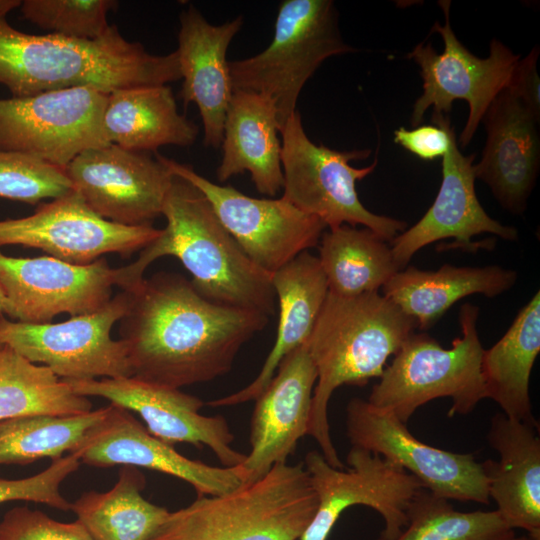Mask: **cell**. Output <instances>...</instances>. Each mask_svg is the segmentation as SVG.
<instances>
[{"label": "cell", "mask_w": 540, "mask_h": 540, "mask_svg": "<svg viewBox=\"0 0 540 540\" xmlns=\"http://www.w3.org/2000/svg\"><path fill=\"white\" fill-rule=\"evenodd\" d=\"M283 170L282 197L301 211L319 218L328 229L362 225L391 242L407 228L403 220L378 215L361 203L356 183L377 166L355 168L351 160L366 159L370 149L339 151L316 145L307 136L296 110L280 130Z\"/></svg>", "instance_id": "cell-7"}, {"label": "cell", "mask_w": 540, "mask_h": 540, "mask_svg": "<svg viewBox=\"0 0 540 540\" xmlns=\"http://www.w3.org/2000/svg\"><path fill=\"white\" fill-rule=\"evenodd\" d=\"M144 474L123 466L106 492L88 491L71 503V511L94 540H150L170 511L146 500Z\"/></svg>", "instance_id": "cell-30"}, {"label": "cell", "mask_w": 540, "mask_h": 540, "mask_svg": "<svg viewBox=\"0 0 540 540\" xmlns=\"http://www.w3.org/2000/svg\"><path fill=\"white\" fill-rule=\"evenodd\" d=\"M162 234L152 225L124 226L97 215L75 190L43 203L27 217L0 221V246L23 245L87 265L104 254L129 257Z\"/></svg>", "instance_id": "cell-16"}, {"label": "cell", "mask_w": 540, "mask_h": 540, "mask_svg": "<svg viewBox=\"0 0 540 540\" xmlns=\"http://www.w3.org/2000/svg\"><path fill=\"white\" fill-rule=\"evenodd\" d=\"M80 460L72 453L53 460L43 471L22 479L0 478V504L8 501H30L59 509L71 510L60 492L62 482L80 466Z\"/></svg>", "instance_id": "cell-37"}, {"label": "cell", "mask_w": 540, "mask_h": 540, "mask_svg": "<svg viewBox=\"0 0 540 540\" xmlns=\"http://www.w3.org/2000/svg\"><path fill=\"white\" fill-rule=\"evenodd\" d=\"M181 78L177 51L150 54L140 43L126 40L114 25L97 39L79 40L26 34L0 14V83L14 97L83 86L109 94Z\"/></svg>", "instance_id": "cell-2"}, {"label": "cell", "mask_w": 540, "mask_h": 540, "mask_svg": "<svg viewBox=\"0 0 540 540\" xmlns=\"http://www.w3.org/2000/svg\"><path fill=\"white\" fill-rule=\"evenodd\" d=\"M150 540H221L206 521L188 505L170 512Z\"/></svg>", "instance_id": "cell-40"}, {"label": "cell", "mask_w": 540, "mask_h": 540, "mask_svg": "<svg viewBox=\"0 0 540 540\" xmlns=\"http://www.w3.org/2000/svg\"><path fill=\"white\" fill-rule=\"evenodd\" d=\"M538 422L495 414L487 441L499 460L482 462L490 499L512 529L540 536V438Z\"/></svg>", "instance_id": "cell-24"}, {"label": "cell", "mask_w": 540, "mask_h": 540, "mask_svg": "<svg viewBox=\"0 0 540 540\" xmlns=\"http://www.w3.org/2000/svg\"><path fill=\"white\" fill-rule=\"evenodd\" d=\"M71 190L64 169L27 154L0 150V198L34 205Z\"/></svg>", "instance_id": "cell-36"}, {"label": "cell", "mask_w": 540, "mask_h": 540, "mask_svg": "<svg viewBox=\"0 0 540 540\" xmlns=\"http://www.w3.org/2000/svg\"><path fill=\"white\" fill-rule=\"evenodd\" d=\"M150 263L143 253L134 263L116 269L105 258L76 265L51 256L10 257L0 250L2 312L31 324L51 323L61 313L71 317L93 313L111 300L114 285L128 290L140 282Z\"/></svg>", "instance_id": "cell-8"}, {"label": "cell", "mask_w": 540, "mask_h": 540, "mask_svg": "<svg viewBox=\"0 0 540 540\" xmlns=\"http://www.w3.org/2000/svg\"><path fill=\"white\" fill-rule=\"evenodd\" d=\"M517 272L497 265L457 267L444 264L437 270L407 266L382 287L383 295L411 317L417 328H431L464 297L481 294L489 298L510 290Z\"/></svg>", "instance_id": "cell-27"}, {"label": "cell", "mask_w": 540, "mask_h": 540, "mask_svg": "<svg viewBox=\"0 0 540 540\" xmlns=\"http://www.w3.org/2000/svg\"><path fill=\"white\" fill-rule=\"evenodd\" d=\"M117 4L114 0H25L20 8L26 20L48 34L94 40L109 29L107 16Z\"/></svg>", "instance_id": "cell-35"}, {"label": "cell", "mask_w": 540, "mask_h": 540, "mask_svg": "<svg viewBox=\"0 0 540 540\" xmlns=\"http://www.w3.org/2000/svg\"><path fill=\"white\" fill-rule=\"evenodd\" d=\"M71 453L90 466L128 465L168 474L190 484L198 497L223 495L245 483L241 465L216 467L189 459L153 436L132 412L111 403Z\"/></svg>", "instance_id": "cell-19"}, {"label": "cell", "mask_w": 540, "mask_h": 540, "mask_svg": "<svg viewBox=\"0 0 540 540\" xmlns=\"http://www.w3.org/2000/svg\"><path fill=\"white\" fill-rule=\"evenodd\" d=\"M3 302H4V292L0 286V316H1V313H2V308H3Z\"/></svg>", "instance_id": "cell-44"}, {"label": "cell", "mask_w": 540, "mask_h": 540, "mask_svg": "<svg viewBox=\"0 0 540 540\" xmlns=\"http://www.w3.org/2000/svg\"><path fill=\"white\" fill-rule=\"evenodd\" d=\"M482 121L487 138L481 160L474 164L475 178L490 188L506 211L521 215L539 174V120L505 88Z\"/></svg>", "instance_id": "cell-22"}, {"label": "cell", "mask_w": 540, "mask_h": 540, "mask_svg": "<svg viewBox=\"0 0 540 540\" xmlns=\"http://www.w3.org/2000/svg\"><path fill=\"white\" fill-rule=\"evenodd\" d=\"M21 2L19 0H0V14L7 15L11 10L20 7Z\"/></svg>", "instance_id": "cell-42"}, {"label": "cell", "mask_w": 540, "mask_h": 540, "mask_svg": "<svg viewBox=\"0 0 540 540\" xmlns=\"http://www.w3.org/2000/svg\"><path fill=\"white\" fill-rule=\"evenodd\" d=\"M221 540H298L318 501L304 464H275L259 479L190 504Z\"/></svg>", "instance_id": "cell-14"}, {"label": "cell", "mask_w": 540, "mask_h": 540, "mask_svg": "<svg viewBox=\"0 0 540 540\" xmlns=\"http://www.w3.org/2000/svg\"><path fill=\"white\" fill-rule=\"evenodd\" d=\"M318 259L329 292L344 297L378 292L398 271L387 241L347 224L323 232Z\"/></svg>", "instance_id": "cell-31"}, {"label": "cell", "mask_w": 540, "mask_h": 540, "mask_svg": "<svg viewBox=\"0 0 540 540\" xmlns=\"http://www.w3.org/2000/svg\"><path fill=\"white\" fill-rule=\"evenodd\" d=\"M82 396H97L137 413L147 430L163 442L208 447L224 467L243 463L246 454L232 447L234 435L221 415L200 413L204 402L178 388L143 381L134 376L65 380Z\"/></svg>", "instance_id": "cell-18"}, {"label": "cell", "mask_w": 540, "mask_h": 540, "mask_svg": "<svg viewBox=\"0 0 540 540\" xmlns=\"http://www.w3.org/2000/svg\"><path fill=\"white\" fill-rule=\"evenodd\" d=\"M272 285L279 304V321L275 343L260 372L246 387L206 405L217 408L255 401L282 359L308 340L329 292L318 257L309 251L300 253L272 274Z\"/></svg>", "instance_id": "cell-25"}, {"label": "cell", "mask_w": 540, "mask_h": 540, "mask_svg": "<svg viewBox=\"0 0 540 540\" xmlns=\"http://www.w3.org/2000/svg\"><path fill=\"white\" fill-rule=\"evenodd\" d=\"M474 160L475 154L461 153L453 129L448 151L442 157V181L433 204L416 224L390 242L398 271L407 267L421 248L439 240L454 239L445 249L476 252L478 248L494 244L490 240L472 241L482 233L508 241L518 239L515 227L491 218L480 204L475 192Z\"/></svg>", "instance_id": "cell-20"}, {"label": "cell", "mask_w": 540, "mask_h": 540, "mask_svg": "<svg viewBox=\"0 0 540 540\" xmlns=\"http://www.w3.org/2000/svg\"><path fill=\"white\" fill-rule=\"evenodd\" d=\"M439 5L445 15V24L435 22L431 31L442 37L443 52L439 54L431 43H419L407 54V58L420 67L423 80L422 94L413 105L411 125L419 126L429 108L449 115L453 102L464 100L469 106L468 118L459 137L464 148L471 142L492 101L508 87L520 56L497 39L491 41L488 57L475 56L452 30L450 2L440 1Z\"/></svg>", "instance_id": "cell-10"}, {"label": "cell", "mask_w": 540, "mask_h": 540, "mask_svg": "<svg viewBox=\"0 0 540 540\" xmlns=\"http://www.w3.org/2000/svg\"><path fill=\"white\" fill-rule=\"evenodd\" d=\"M538 56L539 46H534L529 54L519 59L507 88L539 120L540 79L537 71Z\"/></svg>", "instance_id": "cell-41"}, {"label": "cell", "mask_w": 540, "mask_h": 540, "mask_svg": "<svg viewBox=\"0 0 540 540\" xmlns=\"http://www.w3.org/2000/svg\"><path fill=\"white\" fill-rule=\"evenodd\" d=\"M478 315L477 306H461V336L449 349L426 333L413 332L385 367L367 401L404 424L422 405L444 397L452 400L449 417L471 413L486 398Z\"/></svg>", "instance_id": "cell-5"}, {"label": "cell", "mask_w": 540, "mask_h": 540, "mask_svg": "<svg viewBox=\"0 0 540 540\" xmlns=\"http://www.w3.org/2000/svg\"><path fill=\"white\" fill-rule=\"evenodd\" d=\"M417 328L416 322L378 292L344 297L328 292L306 341L317 380L307 435L325 460L344 469L332 442L328 404L342 385L364 386L380 378L386 362Z\"/></svg>", "instance_id": "cell-3"}, {"label": "cell", "mask_w": 540, "mask_h": 540, "mask_svg": "<svg viewBox=\"0 0 540 540\" xmlns=\"http://www.w3.org/2000/svg\"><path fill=\"white\" fill-rule=\"evenodd\" d=\"M92 410L48 367L36 365L8 346L0 349V420L25 416H77Z\"/></svg>", "instance_id": "cell-32"}, {"label": "cell", "mask_w": 540, "mask_h": 540, "mask_svg": "<svg viewBox=\"0 0 540 540\" xmlns=\"http://www.w3.org/2000/svg\"><path fill=\"white\" fill-rule=\"evenodd\" d=\"M107 140L123 149L145 152L164 145L191 146L197 125L178 112L168 85H140L108 94L103 114Z\"/></svg>", "instance_id": "cell-28"}, {"label": "cell", "mask_w": 540, "mask_h": 540, "mask_svg": "<svg viewBox=\"0 0 540 540\" xmlns=\"http://www.w3.org/2000/svg\"><path fill=\"white\" fill-rule=\"evenodd\" d=\"M173 175L199 189L246 255L273 274L304 251L317 246L326 225L281 198H253L231 185L216 184L190 165L156 153Z\"/></svg>", "instance_id": "cell-13"}, {"label": "cell", "mask_w": 540, "mask_h": 540, "mask_svg": "<svg viewBox=\"0 0 540 540\" xmlns=\"http://www.w3.org/2000/svg\"><path fill=\"white\" fill-rule=\"evenodd\" d=\"M162 215L167 226L156 240L161 254L180 260L201 296L267 316L275 313L272 274L246 255L199 189L174 175Z\"/></svg>", "instance_id": "cell-4"}, {"label": "cell", "mask_w": 540, "mask_h": 540, "mask_svg": "<svg viewBox=\"0 0 540 540\" xmlns=\"http://www.w3.org/2000/svg\"><path fill=\"white\" fill-rule=\"evenodd\" d=\"M540 352V292L523 306L505 334L488 350L481 363L486 398L509 418L537 422L532 414L529 381Z\"/></svg>", "instance_id": "cell-29"}, {"label": "cell", "mask_w": 540, "mask_h": 540, "mask_svg": "<svg viewBox=\"0 0 540 540\" xmlns=\"http://www.w3.org/2000/svg\"><path fill=\"white\" fill-rule=\"evenodd\" d=\"M108 406L77 416H25L0 420V465L52 461L71 453Z\"/></svg>", "instance_id": "cell-33"}, {"label": "cell", "mask_w": 540, "mask_h": 540, "mask_svg": "<svg viewBox=\"0 0 540 540\" xmlns=\"http://www.w3.org/2000/svg\"><path fill=\"white\" fill-rule=\"evenodd\" d=\"M317 380L306 342L282 359L274 376L255 399L250 425V452L241 463L245 483L255 481L275 464L287 462L307 435Z\"/></svg>", "instance_id": "cell-21"}, {"label": "cell", "mask_w": 540, "mask_h": 540, "mask_svg": "<svg viewBox=\"0 0 540 540\" xmlns=\"http://www.w3.org/2000/svg\"><path fill=\"white\" fill-rule=\"evenodd\" d=\"M513 540H540V536L526 533L522 536H515Z\"/></svg>", "instance_id": "cell-43"}, {"label": "cell", "mask_w": 540, "mask_h": 540, "mask_svg": "<svg viewBox=\"0 0 540 540\" xmlns=\"http://www.w3.org/2000/svg\"><path fill=\"white\" fill-rule=\"evenodd\" d=\"M242 24L243 19L238 16L224 24L212 25L193 5L180 13L176 50L183 79L180 97L185 106L194 103L198 107L206 147H221L233 94L226 54Z\"/></svg>", "instance_id": "cell-23"}, {"label": "cell", "mask_w": 540, "mask_h": 540, "mask_svg": "<svg viewBox=\"0 0 540 540\" xmlns=\"http://www.w3.org/2000/svg\"><path fill=\"white\" fill-rule=\"evenodd\" d=\"M347 469L331 466L321 452L306 454L304 466L317 496L315 516L299 540H327L341 514L364 505L378 512L384 527L376 540H393L407 525V511L421 482L379 454L351 446Z\"/></svg>", "instance_id": "cell-12"}, {"label": "cell", "mask_w": 540, "mask_h": 540, "mask_svg": "<svg viewBox=\"0 0 540 540\" xmlns=\"http://www.w3.org/2000/svg\"><path fill=\"white\" fill-rule=\"evenodd\" d=\"M432 125H419L413 129L399 127L393 133L394 142L422 160H435L448 151L450 134L449 115L432 112Z\"/></svg>", "instance_id": "cell-39"}, {"label": "cell", "mask_w": 540, "mask_h": 540, "mask_svg": "<svg viewBox=\"0 0 540 540\" xmlns=\"http://www.w3.org/2000/svg\"><path fill=\"white\" fill-rule=\"evenodd\" d=\"M273 102L257 93L233 91L224 121L219 182L249 172L257 191L274 197L283 188L281 141Z\"/></svg>", "instance_id": "cell-26"}, {"label": "cell", "mask_w": 540, "mask_h": 540, "mask_svg": "<svg viewBox=\"0 0 540 540\" xmlns=\"http://www.w3.org/2000/svg\"><path fill=\"white\" fill-rule=\"evenodd\" d=\"M346 435L351 446L379 454L438 496L483 505L490 503L482 463L473 454L423 443L396 416L365 399L355 397L348 402Z\"/></svg>", "instance_id": "cell-15"}, {"label": "cell", "mask_w": 540, "mask_h": 540, "mask_svg": "<svg viewBox=\"0 0 540 540\" xmlns=\"http://www.w3.org/2000/svg\"><path fill=\"white\" fill-rule=\"evenodd\" d=\"M497 510L462 512L448 499L421 488L407 511V525L393 540H513Z\"/></svg>", "instance_id": "cell-34"}, {"label": "cell", "mask_w": 540, "mask_h": 540, "mask_svg": "<svg viewBox=\"0 0 540 540\" xmlns=\"http://www.w3.org/2000/svg\"><path fill=\"white\" fill-rule=\"evenodd\" d=\"M353 51L340 33L333 1L284 0L268 47L252 57L229 61L232 89L269 98L280 132L319 66L329 57Z\"/></svg>", "instance_id": "cell-6"}, {"label": "cell", "mask_w": 540, "mask_h": 540, "mask_svg": "<svg viewBox=\"0 0 540 540\" xmlns=\"http://www.w3.org/2000/svg\"><path fill=\"white\" fill-rule=\"evenodd\" d=\"M0 540H94L78 521H57L37 509L17 506L0 521Z\"/></svg>", "instance_id": "cell-38"}, {"label": "cell", "mask_w": 540, "mask_h": 540, "mask_svg": "<svg viewBox=\"0 0 540 540\" xmlns=\"http://www.w3.org/2000/svg\"><path fill=\"white\" fill-rule=\"evenodd\" d=\"M65 172L97 215L124 226L151 225L162 215L174 178L157 158L115 144L84 151Z\"/></svg>", "instance_id": "cell-17"}, {"label": "cell", "mask_w": 540, "mask_h": 540, "mask_svg": "<svg viewBox=\"0 0 540 540\" xmlns=\"http://www.w3.org/2000/svg\"><path fill=\"white\" fill-rule=\"evenodd\" d=\"M127 291L119 332L132 376L173 388L228 373L269 321L264 313L209 301L177 273L158 272Z\"/></svg>", "instance_id": "cell-1"}, {"label": "cell", "mask_w": 540, "mask_h": 540, "mask_svg": "<svg viewBox=\"0 0 540 540\" xmlns=\"http://www.w3.org/2000/svg\"><path fill=\"white\" fill-rule=\"evenodd\" d=\"M2 346H3V345L0 343V349H1Z\"/></svg>", "instance_id": "cell-45"}, {"label": "cell", "mask_w": 540, "mask_h": 540, "mask_svg": "<svg viewBox=\"0 0 540 540\" xmlns=\"http://www.w3.org/2000/svg\"><path fill=\"white\" fill-rule=\"evenodd\" d=\"M107 99L92 86L0 99V150L65 170L84 151L111 144L103 127Z\"/></svg>", "instance_id": "cell-9"}, {"label": "cell", "mask_w": 540, "mask_h": 540, "mask_svg": "<svg viewBox=\"0 0 540 540\" xmlns=\"http://www.w3.org/2000/svg\"><path fill=\"white\" fill-rule=\"evenodd\" d=\"M122 290L101 309L60 323L31 324L0 316V343L63 380L132 376L126 347L111 329L129 307Z\"/></svg>", "instance_id": "cell-11"}]
</instances>
